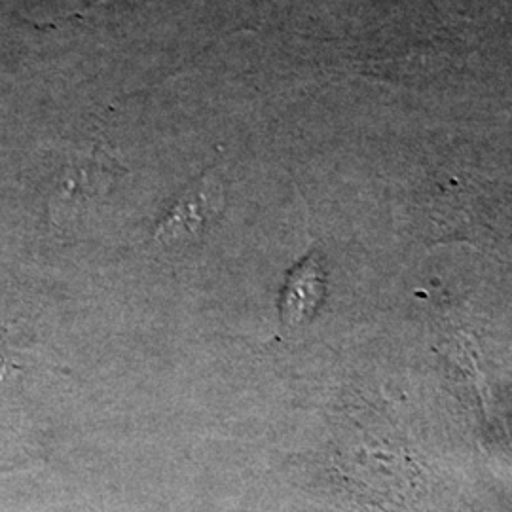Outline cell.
<instances>
[{
    "instance_id": "1",
    "label": "cell",
    "mask_w": 512,
    "mask_h": 512,
    "mask_svg": "<svg viewBox=\"0 0 512 512\" xmlns=\"http://www.w3.org/2000/svg\"><path fill=\"white\" fill-rule=\"evenodd\" d=\"M224 207L226 186L222 173L219 164L211 165L179 192L164 217L154 226L152 241L167 247L198 239L215 220L220 219Z\"/></svg>"
},
{
    "instance_id": "5",
    "label": "cell",
    "mask_w": 512,
    "mask_h": 512,
    "mask_svg": "<svg viewBox=\"0 0 512 512\" xmlns=\"http://www.w3.org/2000/svg\"><path fill=\"white\" fill-rule=\"evenodd\" d=\"M14 368H16V361L8 348V342L0 340V380H4Z\"/></svg>"
},
{
    "instance_id": "3",
    "label": "cell",
    "mask_w": 512,
    "mask_h": 512,
    "mask_svg": "<svg viewBox=\"0 0 512 512\" xmlns=\"http://www.w3.org/2000/svg\"><path fill=\"white\" fill-rule=\"evenodd\" d=\"M325 294V274L317 255L304 258L294 268L281 296V319L287 329H298L308 323L319 308Z\"/></svg>"
},
{
    "instance_id": "2",
    "label": "cell",
    "mask_w": 512,
    "mask_h": 512,
    "mask_svg": "<svg viewBox=\"0 0 512 512\" xmlns=\"http://www.w3.org/2000/svg\"><path fill=\"white\" fill-rule=\"evenodd\" d=\"M116 173V164L105 156V152H93L82 156L80 162L63 171L61 184L50 203L52 219L69 217L71 209L78 203L90 202L97 194L101 196L109 188Z\"/></svg>"
},
{
    "instance_id": "4",
    "label": "cell",
    "mask_w": 512,
    "mask_h": 512,
    "mask_svg": "<svg viewBox=\"0 0 512 512\" xmlns=\"http://www.w3.org/2000/svg\"><path fill=\"white\" fill-rule=\"evenodd\" d=\"M112 2H116V0H88V4L82 8V10H78V12H74L71 16H65V18L55 19L52 23H48V25H44V27H54V25H59L61 21H73V19L86 18V16H90L92 12L95 10H99V8H103V6H107V4H112Z\"/></svg>"
}]
</instances>
